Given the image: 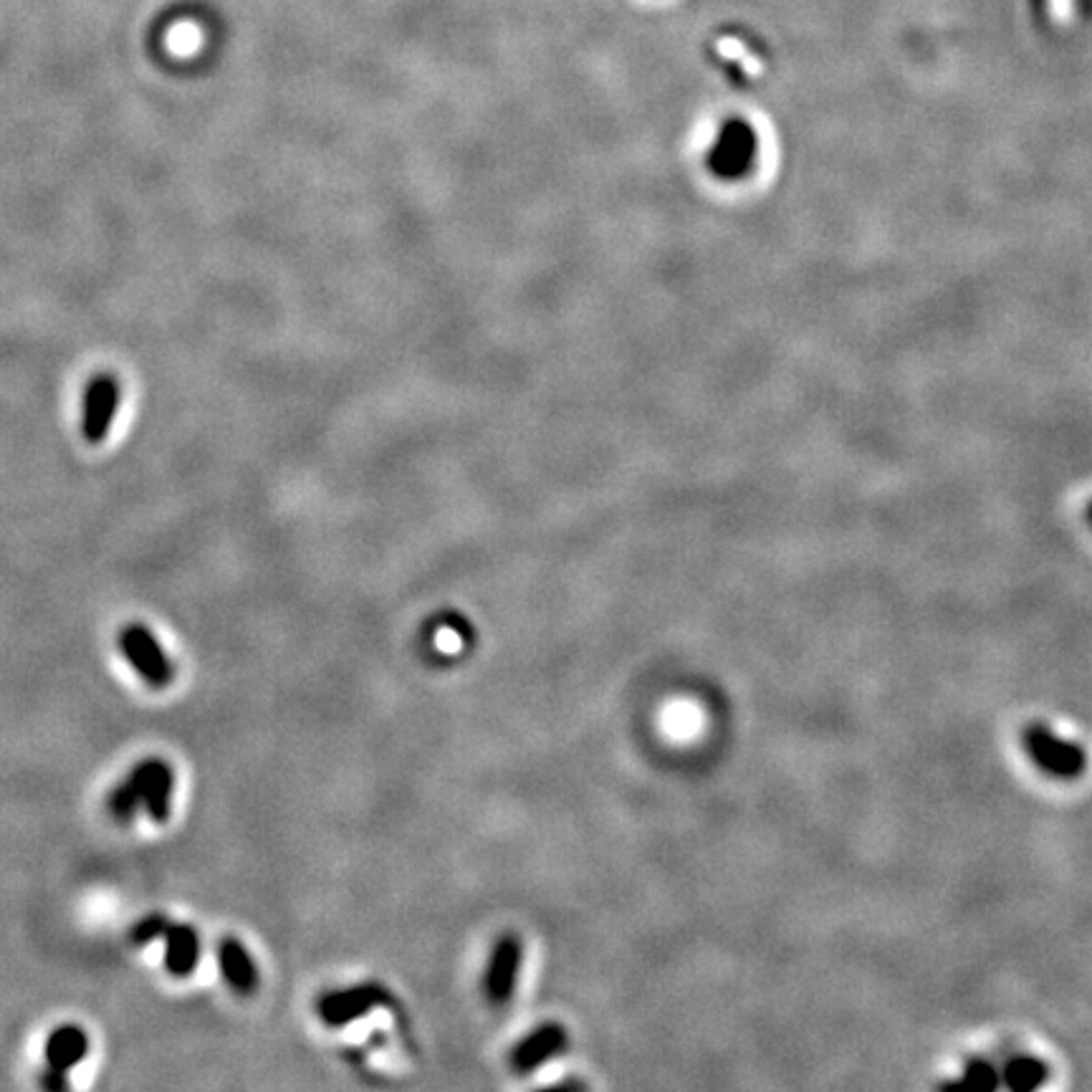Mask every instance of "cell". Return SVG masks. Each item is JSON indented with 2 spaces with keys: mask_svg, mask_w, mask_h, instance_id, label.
<instances>
[{
  "mask_svg": "<svg viewBox=\"0 0 1092 1092\" xmlns=\"http://www.w3.org/2000/svg\"><path fill=\"white\" fill-rule=\"evenodd\" d=\"M1022 747L1034 767L1060 782H1070L1085 774L1087 757L1080 744L1057 736L1044 724H1029L1022 734Z\"/></svg>",
  "mask_w": 1092,
  "mask_h": 1092,
  "instance_id": "6da1fadb",
  "label": "cell"
},
{
  "mask_svg": "<svg viewBox=\"0 0 1092 1092\" xmlns=\"http://www.w3.org/2000/svg\"><path fill=\"white\" fill-rule=\"evenodd\" d=\"M117 645H120L127 663L135 668L137 676L150 688H168L175 681L173 660H170V655L165 653L160 640L155 638V633L147 625L130 622L127 628H122Z\"/></svg>",
  "mask_w": 1092,
  "mask_h": 1092,
  "instance_id": "7a4b0ae2",
  "label": "cell"
},
{
  "mask_svg": "<svg viewBox=\"0 0 1092 1092\" xmlns=\"http://www.w3.org/2000/svg\"><path fill=\"white\" fill-rule=\"evenodd\" d=\"M387 1001V989L369 981V984H357L349 986V989H336L321 994L316 999V1017L326 1027H344V1024H352L357 1019L367 1017L369 1011L377 1009V1006H384Z\"/></svg>",
  "mask_w": 1092,
  "mask_h": 1092,
  "instance_id": "3957f363",
  "label": "cell"
},
{
  "mask_svg": "<svg viewBox=\"0 0 1092 1092\" xmlns=\"http://www.w3.org/2000/svg\"><path fill=\"white\" fill-rule=\"evenodd\" d=\"M521 961H524V943L519 935H501L493 946L491 958L483 971V996L491 1006H506L514 999L519 984Z\"/></svg>",
  "mask_w": 1092,
  "mask_h": 1092,
  "instance_id": "277c9868",
  "label": "cell"
},
{
  "mask_svg": "<svg viewBox=\"0 0 1092 1092\" xmlns=\"http://www.w3.org/2000/svg\"><path fill=\"white\" fill-rule=\"evenodd\" d=\"M120 382L114 374H97L84 392L82 430L89 443H102L112 430V422L120 410Z\"/></svg>",
  "mask_w": 1092,
  "mask_h": 1092,
  "instance_id": "5b68a950",
  "label": "cell"
},
{
  "mask_svg": "<svg viewBox=\"0 0 1092 1092\" xmlns=\"http://www.w3.org/2000/svg\"><path fill=\"white\" fill-rule=\"evenodd\" d=\"M569 1047V1032L559 1022H544L536 1029H531L526 1037H521L519 1042L511 1049V1067L519 1075H529V1072L539 1070L541 1065H546L549 1060L559 1057L564 1049Z\"/></svg>",
  "mask_w": 1092,
  "mask_h": 1092,
  "instance_id": "8992f818",
  "label": "cell"
},
{
  "mask_svg": "<svg viewBox=\"0 0 1092 1092\" xmlns=\"http://www.w3.org/2000/svg\"><path fill=\"white\" fill-rule=\"evenodd\" d=\"M135 772L140 777V790H142V810L147 812L152 822L165 824L170 819V812H173V795H175V772L173 764L165 762L160 757L142 759L140 764H135Z\"/></svg>",
  "mask_w": 1092,
  "mask_h": 1092,
  "instance_id": "52a82bcc",
  "label": "cell"
},
{
  "mask_svg": "<svg viewBox=\"0 0 1092 1092\" xmlns=\"http://www.w3.org/2000/svg\"><path fill=\"white\" fill-rule=\"evenodd\" d=\"M218 956V968H221V976L226 979V984L231 986L239 996H254L259 991V966H256L254 956L249 953V948L236 938V935H226L218 941L216 948Z\"/></svg>",
  "mask_w": 1092,
  "mask_h": 1092,
  "instance_id": "ba28073f",
  "label": "cell"
},
{
  "mask_svg": "<svg viewBox=\"0 0 1092 1092\" xmlns=\"http://www.w3.org/2000/svg\"><path fill=\"white\" fill-rule=\"evenodd\" d=\"M165 971L175 979H188L201 961V933L190 923H173L165 928Z\"/></svg>",
  "mask_w": 1092,
  "mask_h": 1092,
  "instance_id": "9c48e42d",
  "label": "cell"
},
{
  "mask_svg": "<svg viewBox=\"0 0 1092 1092\" xmlns=\"http://www.w3.org/2000/svg\"><path fill=\"white\" fill-rule=\"evenodd\" d=\"M87 1034H84V1029L74 1027V1024H66V1027L56 1029L49 1037V1044H46V1060H49L51 1070L59 1072V1075H64L66 1070L79 1065L87 1057Z\"/></svg>",
  "mask_w": 1092,
  "mask_h": 1092,
  "instance_id": "30bf717a",
  "label": "cell"
},
{
  "mask_svg": "<svg viewBox=\"0 0 1092 1092\" xmlns=\"http://www.w3.org/2000/svg\"><path fill=\"white\" fill-rule=\"evenodd\" d=\"M1001 1085L1009 1087L1011 1092H1032L1039 1090L1049 1080V1065L1039 1057H1014L999 1072Z\"/></svg>",
  "mask_w": 1092,
  "mask_h": 1092,
  "instance_id": "8fae6325",
  "label": "cell"
},
{
  "mask_svg": "<svg viewBox=\"0 0 1092 1092\" xmlns=\"http://www.w3.org/2000/svg\"><path fill=\"white\" fill-rule=\"evenodd\" d=\"M1001 1085L999 1070L986 1060H971L963 1065V1077L958 1082H943L941 1090L994 1092Z\"/></svg>",
  "mask_w": 1092,
  "mask_h": 1092,
  "instance_id": "7c38bea8",
  "label": "cell"
},
{
  "mask_svg": "<svg viewBox=\"0 0 1092 1092\" xmlns=\"http://www.w3.org/2000/svg\"><path fill=\"white\" fill-rule=\"evenodd\" d=\"M142 810V790H140V777L132 769L130 777L125 782L114 787L112 797H109V812H112L114 819L120 822H130L132 817Z\"/></svg>",
  "mask_w": 1092,
  "mask_h": 1092,
  "instance_id": "4fadbf2b",
  "label": "cell"
},
{
  "mask_svg": "<svg viewBox=\"0 0 1092 1092\" xmlns=\"http://www.w3.org/2000/svg\"><path fill=\"white\" fill-rule=\"evenodd\" d=\"M170 925V918L165 913H150L142 920H137L130 930V941L135 946H147V943L163 938L165 928Z\"/></svg>",
  "mask_w": 1092,
  "mask_h": 1092,
  "instance_id": "5bb4252c",
  "label": "cell"
}]
</instances>
